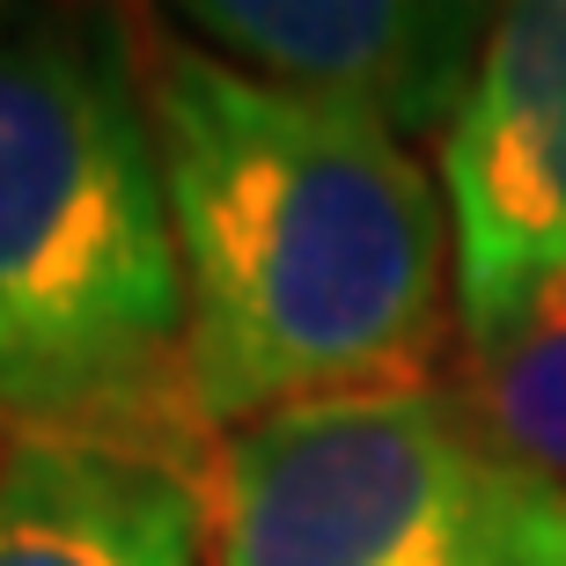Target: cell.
I'll return each instance as SVG.
<instances>
[{"mask_svg":"<svg viewBox=\"0 0 566 566\" xmlns=\"http://www.w3.org/2000/svg\"><path fill=\"white\" fill-rule=\"evenodd\" d=\"M140 96L185 265L191 420L221 441L434 382L457 235L412 147L235 74L185 30H140Z\"/></svg>","mask_w":566,"mask_h":566,"instance_id":"1","label":"cell"},{"mask_svg":"<svg viewBox=\"0 0 566 566\" xmlns=\"http://www.w3.org/2000/svg\"><path fill=\"white\" fill-rule=\"evenodd\" d=\"M0 427L207 479L133 15L0 8Z\"/></svg>","mask_w":566,"mask_h":566,"instance_id":"2","label":"cell"},{"mask_svg":"<svg viewBox=\"0 0 566 566\" xmlns=\"http://www.w3.org/2000/svg\"><path fill=\"white\" fill-rule=\"evenodd\" d=\"M207 566H566V493L449 382L294 405L213 441Z\"/></svg>","mask_w":566,"mask_h":566,"instance_id":"3","label":"cell"},{"mask_svg":"<svg viewBox=\"0 0 566 566\" xmlns=\"http://www.w3.org/2000/svg\"><path fill=\"white\" fill-rule=\"evenodd\" d=\"M457 235V332H485L537 280L566 273V0L493 15L471 96L441 133Z\"/></svg>","mask_w":566,"mask_h":566,"instance_id":"4","label":"cell"},{"mask_svg":"<svg viewBox=\"0 0 566 566\" xmlns=\"http://www.w3.org/2000/svg\"><path fill=\"white\" fill-rule=\"evenodd\" d=\"M177 30L251 82L412 140L463 111L493 15L427 0H191Z\"/></svg>","mask_w":566,"mask_h":566,"instance_id":"5","label":"cell"},{"mask_svg":"<svg viewBox=\"0 0 566 566\" xmlns=\"http://www.w3.org/2000/svg\"><path fill=\"white\" fill-rule=\"evenodd\" d=\"M0 566H207L199 471L88 441H0Z\"/></svg>","mask_w":566,"mask_h":566,"instance_id":"6","label":"cell"},{"mask_svg":"<svg viewBox=\"0 0 566 566\" xmlns=\"http://www.w3.org/2000/svg\"><path fill=\"white\" fill-rule=\"evenodd\" d=\"M457 398L507 457L566 493V273L537 280L485 332H463Z\"/></svg>","mask_w":566,"mask_h":566,"instance_id":"7","label":"cell"}]
</instances>
